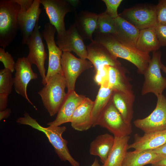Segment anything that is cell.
Listing matches in <instances>:
<instances>
[{
  "label": "cell",
  "instance_id": "38",
  "mask_svg": "<svg viewBox=\"0 0 166 166\" xmlns=\"http://www.w3.org/2000/svg\"><path fill=\"white\" fill-rule=\"evenodd\" d=\"M11 113V110L9 108H6L3 110L0 111V120L8 118L10 115Z\"/></svg>",
  "mask_w": 166,
  "mask_h": 166
},
{
  "label": "cell",
  "instance_id": "1",
  "mask_svg": "<svg viewBox=\"0 0 166 166\" xmlns=\"http://www.w3.org/2000/svg\"><path fill=\"white\" fill-rule=\"evenodd\" d=\"M94 34V41L103 45L117 58H121L133 64L138 73L144 74L151 59L149 54L122 43L112 34Z\"/></svg>",
  "mask_w": 166,
  "mask_h": 166
},
{
  "label": "cell",
  "instance_id": "37",
  "mask_svg": "<svg viewBox=\"0 0 166 166\" xmlns=\"http://www.w3.org/2000/svg\"><path fill=\"white\" fill-rule=\"evenodd\" d=\"M152 150L159 155L166 157V143L162 146Z\"/></svg>",
  "mask_w": 166,
  "mask_h": 166
},
{
  "label": "cell",
  "instance_id": "10",
  "mask_svg": "<svg viewBox=\"0 0 166 166\" xmlns=\"http://www.w3.org/2000/svg\"><path fill=\"white\" fill-rule=\"evenodd\" d=\"M40 27L38 22L26 43L29 49L26 58L31 65L34 64L36 66L42 78V83L45 85L47 82L44 64L47 54L42 41V35L40 31Z\"/></svg>",
  "mask_w": 166,
  "mask_h": 166
},
{
  "label": "cell",
  "instance_id": "34",
  "mask_svg": "<svg viewBox=\"0 0 166 166\" xmlns=\"http://www.w3.org/2000/svg\"><path fill=\"white\" fill-rule=\"evenodd\" d=\"M108 66H105L103 69L95 73L94 81L100 86L104 84H108Z\"/></svg>",
  "mask_w": 166,
  "mask_h": 166
},
{
  "label": "cell",
  "instance_id": "8",
  "mask_svg": "<svg viewBox=\"0 0 166 166\" xmlns=\"http://www.w3.org/2000/svg\"><path fill=\"white\" fill-rule=\"evenodd\" d=\"M119 15L139 30L157 25L156 6L138 5L125 9Z\"/></svg>",
  "mask_w": 166,
  "mask_h": 166
},
{
  "label": "cell",
  "instance_id": "25",
  "mask_svg": "<svg viewBox=\"0 0 166 166\" xmlns=\"http://www.w3.org/2000/svg\"><path fill=\"white\" fill-rule=\"evenodd\" d=\"M134 93L127 94L113 91L112 99L116 108L126 123L131 124L133 117Z\"/></svg>",
  "mask_w": 166,
  "mask_h": 166
},
{
  "label": "cell",
  "instance_id": "13",
  "mask_svg": "<svg viewBox=\"0 0 166 166\" xmlns=\"http://www.w3.org/2000/svg\"><path fill=\"white\" fill-rule=\"evenodd\" d=\"M56 31L55 27L48 23L45 24L42 33L48 50L49 62L46 74V82L51 77L56 74L63 75L61 59L63 52L57 45L54 40Z\"/></svg>",
  "mask_w": 166,
  "mask_h": 166
},
{
  "label": "cell",
  "instance_id": "17",
  "mask_svg": "<svg viewBox=\"0 0 166 166\" xmlns=\"http://www.w3.org/2000/svg\"><path fill=\"white\" fill-rule=\"evenodd\" d=\"M86 97L84 95L77 94L75 90L67 92L56 119L53 121L48 123L47 125L60 126L62 124L70 122L73 113Z\"/></svg>",
  "mask_w": 166,
  "mask_h": 166
},
{
  "label": "cell",
  "instance_id": "24",
  "mask_svg": "<svg viewBox=\"0 0 166 166\" xmlns=\"http://www.w3.org/2000/svg\"><path fill=\"white\" fill-rule=\"evenodd\" d=\"M114 139V136L108 133L98 135L90 144V154L98 156L104 164L113 148Z\"/></svg>",
  "mask_w": 166,
  "mask_h": 166
},
{
  "label": "cell",
  "instance_id": "28",
  "mask_svg": "<svg viewBox=\"0 0 166 166\" xmlns=\"http://www.w3.org/2000/svg\"><path fill=\"white\" fill-rule=\"evenodd\" d=\"M113 90L109 87L108 84L100 86L92 110V127L97 125L99 118L111 99Z\"/></svg>",
  "mask_w": 166,
  "mask_h": 166
},
{
  "label": "cell",
  "instance_id": "39",
  "mask_svg": "<svg viewBox=\"0 0 166 166\" xmlns=\"http://www.w3.org/2000/svg\"><path fill=\"white\" fill-rule=\"evenodd\" d=\"M152 166H166V158L151 164Z\"/></svg>",
  "mask_w": 166,
  "mask_h": 166
},
{
  "label": "cell",
  "instance_id": "33",
  "mask_svg": "<svg viewBox=\"0 0 166 166\" xmlns=\"http://www.w3.org/2000/svg\"><path fill=\"white\" fill-rule=\"evenodd\" d=\"M106 6L105 12L109 16L115 19L119 17L117 9L122 0H103Z\"/></svg>",
  "mask_w": 166,
  "mask_h": 166
},
{
  "label": "cell",
  "instance_id": "16",
  "mask_svg": "<svg viewBox=\"0 0 166 166\" xmlns=\"http://www.w3.org/2000/svg\"><path fill=\"white\" fill-rule=\"evenodd\" d=\"M56 44L63 52L73 51L80 58L87 59V46L84 44L83 39L77 31L74 24L66 30L64 36L57 38Z\"/></svg>",
  "mask_w": 166,
  "mask_h": 166
},
{
  "label": "cell",
  "instance_id": "5",
  "mask_svg": "<svg viewBox=\"0 0 166 166\" xmlns=\"http://www.w3.org/2000/svg\"><path fill=\"white\" fill-rule=\"evenodd\" d=\"M161 55L160 51L152 52V57L143 74L144 80L141 90L142 96L152 93L157 96L162 94L166 88V78L161 72Z\"/></svg>",
  "mask_w": 166,
  "mask_h": 166
},
{
  "label": "cell",
  "instance_id": "14",
  "mask_svg": "<svg viewBox=\"0 0 166 166\" xmlns=\"http://www.w3.org/2000/svg\"><path fill=\"white\" fill-rule=\"evenodd\" d=\"M31 65L26 57H23L18 58L15 63L14 86L16 93L25 98L37 109L29 99L27 93V88L29 82L31 80L38 78L37 74L33 70Z\"/></svg>",
  "mask_w": 166,
  "mask_h": 166
},
{
  "label": "cell",
  "instance_id": "35",
  "mask_svg": "<svg viewBox=\"0 0 166 166\" xmlns=\"http://www.w3.org/2000/svg\"><path fill=\"white\" fill-rule=\"evenodd\" d=\"M155 28L161 47L166 46V25H157Z\"/></svg>",
  "mask_w": 166,
  "mask_h": 166
},
{
  "label": "cell",
  "instance_id": "3",
  "mask_svg": "<svg viewBox=\"0 0 166 166\" xmlns=\"http://www.w3.org/2000/svg\"><path fill=\"white\" fill-rule=\"evenodd\" d=\"M20 8L14 0H0V46L4 49L19 30L18 18Z\"/></svg>",
  "mask_w": 166,
  "mask_h": 166
},
{
  "label": "cell",
  "instance_id": "29",
  "mask_svg": "<svg viewBox=\"0 0 166 166\" xmlns=\"http://www.w3.org/2000/svg\"><path fill=\"white\" fill-rule=\"evenodd\" d=\"M115 27V19L105 11L98 14L97 28L94 33L113 34Z\"/></svg>",
  "mask_w": 166,
  "mask_h": 166
},
{
  "label": "cell",
  "instance_id": "15",
  "mask_svg": "<svg viewBox=\"0 0 166 166\" xmlns=\"http://www.w3.org/2000/svg\"><path fill=\"white\" fill-rule=\"evenodd\" d=\"M88 59L94 67L95 72L105 66L121 65L120 62L103 45L94 40L87 46Z\"/></svg>",
  "mask_w": 166,
  "mask_h": 166
},
{
  "label": "cell",
  "instance_id": "26",
  "mask_svg": "<svg viewBox=\"0 0 166 166\" xmlns=\"http://www.w3.org/2000/svg\"><path fill=\"white\" fill-rule=\"evenodd\" d=\"M160 47L155 27L140 30L136 44L137 49L149 54L151 52L158 51Z\"/></svg>",
  "mask_w": 166,
  "mask_h": 166
},
{
  "label": "cell",
  "instance_id": "40",
  "mask_svg": "<svg viewBox=\"0 0 166 166\" xmlns=\"http://www.w3.org/2000/svg\"><path fill=\"white\" fill-rule=\"evenodd\" d=\"M91 166H104L103 165H101L99 162V161L97 158H95Z\"/></svg>",
  "mask_w": 166,
  "mask_h": 166
},
{
  "label": "cell",
  "instance_id": "18",
  "mask_svg": "<svg viewBox=\"0 0 166 166\" xmlns=\"http://www.w3.org/2000/svg\"><path fill=\"white\" fill-rule=\"evenodd\" d=\"M166 143V129L145 133L142 136L134 135V140L129 145L128 149L133 148L136 152L153 150Z\"/></svg>",
  "mask_w": 166,
  "mask_h": 166
},
{
  "label": "cell",
  "instance_id": "32",
  "mask_svg": "<svg viewBox=\"0 0 166 166\" xmlns=\"http://www.w3.org/2000/svg\"><path fill=\"white\" fill-rule=\"evenodd\" d=\"M156 8L157 25H166V0L159 1Z\"/></svg>",
  "mask_w": 166,
  "mask_h": 166
},
{
  "label": "cell",
  "instance_id": "6",
  "mask_svg": "<svg viewBox=\"0 0 166 166\" xmlns=\"http://www.w3.org/2000/svg\"><path fill=\"white\" fill-rule=\"evenodd\" d=\"M15 1L20 7L18 19L22 35V43L26 44L38 22L41 12L40 0H16Z\"/></svg>",
  "mask_w": 166,
  "mask_h": 166
},
{
  "label": "cell",
  "instance_id": "7",
  "mask_svg": "<svg viewBox=\"0 0 166 166\" xmlns=\"http://www.w3.org/2000/svg\"><path fill=\"white\" fill-rule=\"evenodd\" d=\"M97 125L107 129L114 137L129 136L132 132L131 124L125 122L112 98L101 113Z\"/></svg>",
  "mask_w": 166,
  "mask_h": 166
},
{
  "label": "cell",
  "instance_id": "2",
  "mask_svg": "<svg viewBox=\"0 0 166 166\" xmlns=\"http://www.w3.org/2000/svg\"><path fill=\"white\" fill-rule=\"evenodd\" d=\"M16 121L20 124L30 126L43 132L61 160L68 161L72 166H79V163L69 153L67 147L68 141L62 137V134L66 130V127L49 126L47 127H43L26 112L24 113L23 117L17 119Z\"/></svg>",
  "mask_w": 166,
  "mask_h": 166
},
{
  "label": "cell",
  "instance_id": "12",
  "mask_svg": "<svg viewBox=\"0 0 166 166\" xmlns=\"http://www.w3.org/2000/svg\"><path fill=\"white\" fill-rule=\"evenodd\" d=\"M156 107L147 117L135 120L136 128L147 133L166 129V98L163 94L157 96Z\"/></svg>",
  "mask_w": 166,
  "mask_h": 166
},
{
  "label": "cell",
  "instance_id": "31",
  "mask_svg": "<svg viewBox=\"0 0 166 166\" xmlns=\"http://www.w3.org/2000/svg\"><path fill=\"white\" fill-rule=\"evenodd\" d=\"M0 61L3 64L4 68L9 69L12 73L15 71V62L13 57L2 47L0 48Z\"/></svg>",
  "mask_w": 166,
  "mask_h": 166
},
{
  "label": "cell",
  "instance_id": "9",
  "mask_svg": "<svg viewBox=\"0 0 166 166\" xmlns=\"http://www.w3.org/2000/svg\"><path fill=\"white\" fill-rule=\"evenodd\" d=\"M49 18L50 23L56 28L57 38L65 35V30L64 21L65 15L73 11L75 7L71 1L66 0H40Z\"/></svg>",
  "mask_w": 166,
  "mask_h": 166
},
{
  "label": "cell",
  "instance_id": "23",
  "mask_svg": "<svg viewBox=\"0 0 166 166\" xmlns=\"http://www.w3.org/2000/svg\"><path fill=\"white\" fill-rule=\"evenodd\" d=\"M166 158L152 150L127 152L122 166H143L149 164H152Z\"/></svg>",
  "mask_w": 166,
  "mask_h": 166
},
{
  "label": "cell",
  "instance_id": "30",
  "mask_svg": "<svg viewBox=\"0 0 166 166\" xmlns=\"http://www.w3.org/2000/svg\"><path fill=\"white\" fill-rule=\"evenodd\" d=\"M12 72L9 69L4 68L0 70V93L9 95L11 93L14 85Z\"/></svg>",
  "mask_w": 166,
  "mask_h": 166
},
{
  "label": "cell",
  "instance_id": "41",
  "mask_svg": "<svg viewBox=\"0 0 166 166\" xmlns=\"http://www.w3.org/2000/svg\"><path fill=\"white\" fill-rule=\"evenodd\" d=\"M161 69L166 74V66L162 64L161 65Z\"/></svg>",
  "mask_w": 166,
  "mask_h": 166
},
{
  "label": "cell",
  "instance_id": "19",
  "mask_svg": "<svg viewBox=\"0 0 166 166\" xmlns=\"http://www.w3.org/2000/svg\"><path fill=\"white\" fill-rule=\"evenodd\" d=\"M94 101L86 97L73 113L70 123L74 129L80 131H86L92 127V110Z\"/></svg>",
  "mask_w": 166,
  "mask_h": 166
},
{
  "label": "cell",
  "instance_id": "21",
  "mask_svg": "<svg viewBox=\"0 0 166 166\" xmlns=\"http://www.w3.org/2000/svg\"><path fill=\"white\" fill-rule=\"evenodd\" d=\"M115 21V31L113 35L122 43L136 48L140 30L119 16Z\"/></svg>",
  "mask_w": 166,
  "mask_h": 166
},
{
  "label": "cell",
  "instance_id": "22",
  "mask_svg": "<svg viewBox=\"0 0 166 166\" xmlns=\"http://www.w3.org/2000/svg\"><path fill=\"white\" fill-rule=\"evenodd\" d=\"M98 16V14L87 10L76 13L74 24L84 39L94 40L93 34L96 29Z\"/></svg>",
  "mask_w": 166,
  "mask_h": 166
},
{
  "label": "cell",
  "instance_id": "11",
  "mask_svg": "<svg viewBox=\"0 0 166 166\" xmlns=\"http://www.w3.org/2000/svg\"><path fill=\"white\" fill-rule=\"evenodd\" d=\"M61 65L68 93L74 90L76 80L80 75L93 66L89 61L77 58L68 52H63Z\"/></svg>",
  "mask_w": 166,
  "mask_h": 166
},
{
  "label": "cell",
  "instance_id": "20",
  "mask_svg": "<svg viewBox=\"0 0 166 166\" xmlns=\"http://www.w3.org/2000/svg\"><path fill=\"white\" fill-rule=\"evenodd\" d=\"M128 70L121 65L108 66V85L113 91L133 93L132 86L126 76Z\"/></svg>",
  "mask_w": 166,
  "mask_h": 166
},
{
  "label": "cell",
  "instance_id": "27",
  "mask_svg": "<svg viewBox=\"0 0 166 166\" xmlns=\"http://www.w3.org/2000/svg\"><path fill=\"white\" fill-rule=\"evenodd\" d=\"M114 138L113 146L104 166H122L127 152L130 136Z\"/></svg>",
  "mask_w": 166,
  "mask_h": 166
},
{
  "label": "cell",
  "instance_id": "4",
  "mask_svg": "<svg viewBox=\"0 0 166 166\" xmlns=\"http://www.w3.org/2000/svg\"><path fill=\"white\" fill-rule=\"evenodd\" d=\"M63 75L56 74L51 77L38 92L45 109L51 116L57 113L67 95Z\"/></svg>",
  "mask_w": 166,
  "mask_h": 166
},
{
  "label": "cell",
  "instance_id": "36",
  "mask_svg": "<svg viewBox=\"0 0 166 166\" xmlns=\"http://www.w3.org/2000/svg\"><path fill=\"white\" fill-rule=\"evenodd\" d=\"M8 96L9 95L6 94L0 93V111L6 109Z\"/></svg>",
  "mask_w": 166,
  "mask_h": 166
}]
</instances>
